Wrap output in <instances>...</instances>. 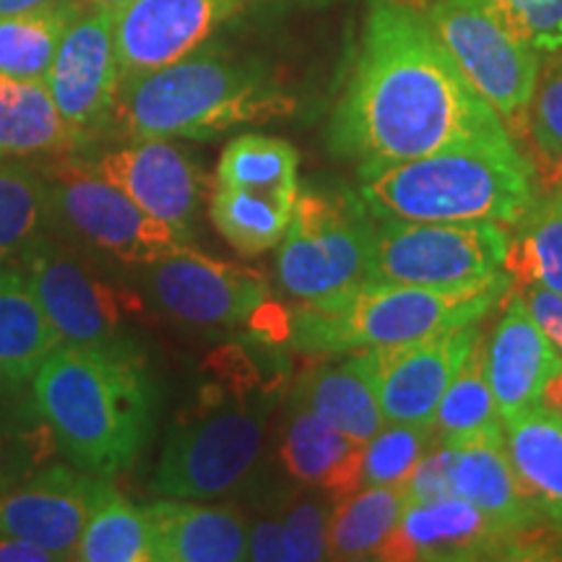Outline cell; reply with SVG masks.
Instances as JSON below:
<instances>
[{
  "label": "cell",
  "mask_w": 562,
  "mask_h": 562,
  "mask_svg": "<svg viewBox=\"0 0 562 562\" xmlns=\"http://www.w3.org/2000/svg\"><path fill=\"white\" fill-rule=\"evenodd\" d=\"M482 334V321H474L430 339L364 349L385 422L432 425L442 393Z\"/></svg>",
  "instance_id": "obj_14"
},
{
  "label": "cell",
  "mask_w": 562,
  "mask_h": 562,
  "mask_svg": "<svg viewBox=\"0 0 562 562\" xmlns=\"http://www.w3.org/2000/svg\"><path fill=\"white\" fill-rule=\"evenodd\" d=\"M87 161L102 180L123 191L146 214L172 224L191 240L206 199V180L186 149L165 138H140L123 140L115 149L100 151Z\"/></svg>",
  "instance_id": "obj_15"
},
{
  "label": "cell",
  "mask_w": 562,
  "mask_h": 562,
  "mask_svg": "<svg viewBox=\"0 0 562 562\" xmlns=\"http://www.w3.org/2000/svg\"><path fill=\"white\" fill-rule=\"evenodd\" d=\"M136 273L154 311L186 326L235 328L269 307V284L261 273L216 261L191 245Z\"/></svg>",
  "instance_id": "obj_12"
},
{
  "label": "cell",
  "mask_w": 562,
  "mask_h": 562,
  "mask_svg": "<svg viewBox=\"0 0 562 562\" xmlns=\"http://www.w3.org/2000/svg\"><path fill=\"white\" fill-rule=\"evenodd\" d=\"M508 232L497 222L378 220L364 284L451 286L482 284L505 271Z\"/></svg>",
  "instance_id": "obj_10"
},
{
  "label": "cell",
  "mask_w": 562,
  "mask_h": 562,
  "mask_svg": "<svg viewBox=\"0 0 562 562\" xmlns=\"http://www.w3.org/2000/svg\"><path fill=\"white\" fill-rule=\"evenodd\" d=\"M294 201L263 191H248V188L214 186L209 199V216L237 252L261 256L279 248L281 237L290 227Z\"/></svg>",
  "instance_id": "obj_31"
},
{
  "label": "cell",
  "mask_w": 562,
  "mask_h": 562,
  "mask_svg": "<svg viewBox=\"0 0 562 562\" xmlns=\"http://www.w3.org/2000/svg\"><path fill=\"white\" fill-rule=\"evenodd\" d=\"M328 151L360 178L456 146H508V125L469 83L427 19L372 0L360 53L328 123Z\"/></svg>",
  "instance_id": "obj_1"
},
{
  "label": "cell",
  "mask_w": 562,
  "mask_h": 562,
  "mask_svg": "<svg viewBox=\"0 0 562 562\" xmlns=\"http://www.w3.org/2000/svg\"><path fill=\"white\" fill-rule=\"evenodd\" d=\"M0 159H3V154H0Z\"/></svg>",
  "instance_id": "obj_47"
},
{
  "label": "cell",
  "mask_w": 562,
  "mask_h": 562,
  "mask_svg": "<svg viewBox=\"0 0 562 562\" xmlns=\"http://www.w3.org/2000/svg\"><path fill=\"white\" fill-rule=\"evenodd\" d=\"M60 336L16 266L0 269V391L30 389L40 364L60 347Z\"/></svg>",
  "instance_id": "obj_23"
},
{
  "label": "cell",
  "mask_w": 562,
  "mask_h": 562,
  "mask_svg": "<svg viewBox=\"0 0 562 562\" xmlns=\"http://www.w3.org/2000/svg\"><path fill=\"white\" fill-rule=\"evenodd\" d=\"M451 463H453V448L435 442V446L422 456V461L414 467V472L406 476L402 484L406 501L409 505L417 503H435L442 497L453 495L451 484Z\"/></svg>",
  "instance_id": "obj_39"
},
{
  "label": "cell",
  "mask_w": 562,
  "mask_h": 562,
  "mask_svg": "<svg viewBox=\"0 0 562 562\" xmlns=\"http://www.w3.org/2000/svg\"><path fill=\"white\" fill-rule=\"evenodd\" d=\"M362 442L351 440L318 412L290 396L279 459L294 482L328 492L331 497L360 490Z\"/></svg>",
  "instance_id": "obj_21"
},
{
  "label": "cell",
  "mask_w": 562,
  "mask_h": 562,
  "mask_svg": "<svg viewBox=\"0 0 562 562\" xmlns=\"http://www.w3.org/2000/svg\"><path fill=\"white\" fill-rule=\"evenodd\" d=\"M562 357L526 311L524 297H510L487 339V378L503 422L539 406L547 378Z\"/></svg>",
  "instance_id": "obj_19"
},
{
  "label": "cell",
  "mask_w": 562,
  "mask_h": 562,
  "mask_svg": "<svg viewBox=\"0 0 562 562\" xmlns=\"http://www.w3.org/2000/svg\"><path fill=\"white\" fill-rule=\"evenodd\" d=\"M372 235L375 216L362 195L341 188L300 191L279 243L281 286L302 305H323L355 292L368 279Z\"/></svg>",
  "instance_id": "obj_8"
},
{
  "label": "cell",
  "mask_w": 562,
  "mask_h": 562,
  "mask_svg": "<svg viewBox=\"0 0 562 562\" xmlns=\"http://www.w3.org/2000/svg\"><path fill=\"white\" fill-rule=\"evenodd\" d=\"M311 490L281 505L284 560L290 562L328 560V518H331L334 497L323 490Z\"/></svg>",
  "instance_id": "obj_36"
},
{
  "label": "cell",
  "mask_w": 562,
  "mask_h": 562,
  "mask_svg": "<svg viewBox=\"0 0 562 562\" xmlns=\"http://www.w3.org/2000/svg\"><path fill=\"white\" fill-rule=\"evenodd\" d=\"M248 560H284V521H281V510L263 513V516H258L248 526Z\"/></svg>",
  "instance_id": "obj_41"
},
{
  "label": "cell",
  "mask_w": 562,
  "mask_h": 562,
  "mask_svg": "<svg viewBox=\"0 0 562 562\" xmlns=\"http://www.w3.org/2000/svg\"><path fill=\"white\" fill-rule=\"evenodd\" d=\"M552 186H560V188H562V172H560V178H558V182H552Z\"/></svg>",
  "instance_id": "obj_46"
},
{
  "label": "cell",
  "mask_w": 562,
  "mask_h": 562,
  "mask_svg": "<svg viewBox=\"0 0 562 562\" xmlns=\"http://www.w3.org/2000/svg\"><path fill=\"white\" fill-rule=\"evenodd\" d=\"M297 167L300 154L292 144L263 133H243L222 151L214 186L248 188L294 201L300 193Z\"/></svg>",
  "instance_id": "obj_33"
},
{
  "label": "cell",
  "mask_w": 562,
  "mask_h": 562,
  "mask_svg": "<svg viewBox=\"0 0 562 562\" xmlns=\"http://www.w3.org/2000/svg\"><path fill=\"white\" fill-rule=\"evenodd\" d=\"M508 271L482 284L432 286L360 284L323 305H300L286 318V341L302 355H351L396 347L484 321L510 290Z\"/></svg>",
  "instance_id": "obj_6"
},
{
  "label": "cell",
  "mask_w": 562,
  "mask_h": 562,
  "mask_svg": "<svg viewBox=\"0 0 562 562\" xmlns=\"http://www.w3.org/2000/svg\"><path fill=\"white\" fill-rule=\"evenodd\" d=\"M214 370L167 427L149 480L161 497L214 501L245 484L261 461L279 378H263L240 349L220 351Z\"/></svg>",
  "instance_id": "obj_4"
},
{
  "label": "cell",
  "mask_w": 562,
  "mask_h": 562,
  "mask_svg": "<svg viewBox=\"0 0 562 562\" xmlns=\"http://www.w3.org/2000/svg\"><path fill=\"white\" fill-rule=\"evenodd\" d=\"M53 232L50 182L30 159H0V269L19 266Z\"/></svg>",
  "instance_id": "obj_26"
},
{
  "label": "cell",
  "mask_w": 562,
  "mask_h": 562,
  "mask_svg": "<svg viewBox=\"0 0 562 562\" xmlns=\"http://www.w3.org/2000/svg\"><path fill=\"white\" fill-rule=\"evenodd\" d=\"M243 5L245 0H131L115 11L121 81L188 58Z\"/></svg>",
  "instance_id": "obj_17"
},
{
  "label": "cell",
  "mask_w": 562,
  "mask_h": 562,
  "mask_svg": "<svg viewBox=\"0 0 562 562\" xmlns=\"http://www.w3.org/2000/svg\"><path fill=\"white\" fill-rule=\"evenodd\" d=\"M505 271L529 286L562 292V188L537 195L533 206L513 224Z\"/></svg>",
  "instance_id": "obj_30"
},
{
  "label": "cell",
  "mask_w": 562,
  "mask_h": 562,
  "mask_svg": "<svg viewBox=\"0 0 562 562\" xmlns=\"http://www.w3.org/2000/svg\"><path fill=\"white\" fill-rule=\"evenodd\" d=\"M87 0H55L40 9L0 16V74L45 81L68 26Z\"/></svg>",
  "instance_id": "obj_29"
},
{
  "label": "cell",
  "mask_w": 562,
  "mask_h": 562,
  "mask_svg": "<svg viewBox=\"0 0 562 562\" xmlns=\"http://www.w3.org/2000/svg\"><path fill=\"white\" fill-rule=\"evenodd\" d=\"M378 220L497 222L513 227L537 201L529 159L508 146H456L362 178Z\"/></svg>",
  "instance_id": "obj_5"
},
{
  "label": "cell",
  "mask_w": 562,
  "mask_h": 562,
  "mask_svg": "<svg viewBox=\"0 0 562 562\" xmlns=\"http://www.w3.org/2000/svg\"><path fill=\"white\" fill-rule=\"evenodd\" d=\"M110 480L53 461L0 495V533L74 560L83 526Z\"/></svg>",
  "instance_id": "obj_18"
},
{
  "label": "cell",
  "mask_w": 562,
  "mask_h": 562,
  "mask_svg": "<svg viewBox=\"0 0 562 562\" xmlns=\"http://www.w3.org/2000/svg\"><path fill=\"white\" fill-rule=\"evenodd\" d=\"M539 406H542V409L560 414L562 417V362H560V368L554 370L550 378H547L542 396H539Z\"/></svg>",
  "instance_id": "obj_43"
},
{
  "label": "cell",
  "mask_w": 562,
  "mask_h": 562,
  "mask_svg": "<svg viewBox=\"0 0 562 562\" xmlns=\"http://www.w3.org/2000/svg\"><path fill=\"white\" fill-rule=\"evenodd\" d=\"M425 19L503 123H521L542 74L539 53L518 40L482 0H435Z\"/></svg>",
  "instance_id": "obj_11"
},
{
  "label": "cell",
  "mask_w": 562,
  "mask_h": 562,
  "mask_svg": "<svg viewBox=\"0 0 562 562\" xmlns=\"http://www.w3.org/2000/svg\"><path fill=\"white\" fill-rule=\"evenodd\" d=\"M87 146L55 108L45 81L0 74V154L3 157H70Z\"/></svg>",
  "instance_id": "obj_24"
},
{
  "label": "cell",
  "mask_w": 562,
  "mask_h": 562,
  "mask_svg": "<svg viewBox=\"0 0 562 562\" xmlns=\"http://www.w3.org/2000/svg\"><path fill=\"white\" fill-rule=\"evenodd\" d=\"M19 269L63 344H138L151 305L138 286L115 277V266L50 232Z\"/></svg>",
  "instance_id": "obj_7"
},
{
  "label": "cell",
  "mask_w": 562,
  "mask_h": 562,
  "mask_svg": "<svg viewBox=\"0 0 562 562\" xmlns=\"http://www.w3.org/2000/svg\"><path fill=\"white\" fill-rule=\"evenodd\" d=\"M435 442V425L385 422L383 430L364 442L360 487H402Z\"/></svg>",
  "instance_id": "obj_35"
},
{
  "label": "cell",
  "mask_w": 562,
  "mask_h": 562,
  "mask_svg": "<svg viewBox=\"0 0 562 562\" xmlns=\"http://www.w3.org/2000/svg\"><path fill=\"white\" fill-rule=\"evenodd\" d=\"M45 87L63 121L87 138V144L104 136L121 87L115 11L87 0L55 53Z\"/></svg>",
  "instance_id": "obj_13"
},
{
  "label": "cell",
  "mask_w": 562,
  "mask_h": 562,
  "mask_svg": "<svg viewBox=\"0 0 562 562\" xmlns=\"http://www.w3.org/2000/svg\"><path fill=\"white\" fill-rule=\"evenodd\" d=\"M375 560L389 562H469L524 560L521 533L459 495L417 503L404 510Z\"/></svg>",
  "instance_id": "obj_16"
},
{
  "label": "cell",
  "mask_w": 562,
  "mask_h": 562,
  "mask_svg": "<svg viewBox=\"0 0 562 562\" xmlns=\"http://www.w3.org/2000/svg\"><path fill=\"white\" fill-rule=\"evenodd\" d=\"M58 442L32 396L0 391V495L58 461Z\"/></svg>",
  "instance_id": "obj_34"
},
{
  "label": "cell",
  "mask_w": 562,
  "mask_h": 562,
  "mask_svg": "<svg viewBox=\"0 0 562 562\" xmlns=\"http://www.w3.org/2000/svg\"><path fill=\"white\" fill-rule=\"evenodd\" d=\"M74 560L154 562L151 524L144 505L131 503L110 480L89 513Z\"/></svg>",
  "instance_id": "obj_32"
},
{
  "label": "cell",
  "mask_w": 562,
  "mask_h": 562,
  "mask_svg": "<svg viewBox=\"0 0 562 562\" xmlns=\"http://www.w3.org/2000/svg\"><path fill=\"white\" fill-rule=\"evenodd\" d=\"M435 435L442 446L482 438H505V422L487 378V336H480L467 362L442 393L435 412Z\"/></svg>",
  "instance_id": "obj_27"
},
{
  "label": "cell",
  "mask_w": 562,
  "mask_h": 562,
  "mask_svg": "<svg viewBox=\"0 0 562 562\" xmlns=\"http://www.w3.org/2000/svg\"><path fill=\"white\" fill-rule=\"evenodd\" d=\"M0 562H58V558L24 539L0 533Z\"/></svg>",
  "instance_id": "obj_42"
},
{
  "label": "cell",
  "mask_w": 562,
  "mask_h": 562,
  "mask_svg": "<svg viewBox=\"0 0 562 562\" xmlns=\"http://www.w3.org/2000/svg\"><path fill=\"white\" fill-rule=\"evenodd\" d=\"M402 487H360L334 497L328 518V560H375L404 510Z\"/></svg>",
  "instance_id": "obj_28"
},
{
  "label": "cell",
  "mask_w": 562,
  "mask_h": 562,
  "mask_svg": "<svg viewBox=\"0 0 562 562\" xmlns=\"http://www.w3.org/2000/svg\"><path fill=\"white\" fill-rule=\"evenodd\" d=\"M89 3L102 5V9H112V11H117V9H123V5H128L131 0H89Z\"/></svg>",
  "instance_id": "obj_45"
},
{
  "label": "cell",
  "mask_w": 562,
  "mask_h": 562,
  "mask_svg": "<svg viewBox=\"0 0 562 562\" xmlns=\"http://www.w3.org/2000/svg\"><path fill=\"white\" fill-rule=\"evenodd\" d=\"M290 396L311 406L323 419H328L362 446L375 438L385 425L375 383H372L362 351H351L341 362H323L305 370L294 381Z\"/></svg>",
  "instance_id": "obj_22"
},
{
  "label": "cell",
  "mask_w": 562,
  "mask_h": 562,
  "mask_svg": "<svg viewBox=\"0 0 562 562\" xmlns=\"http://www.w3.org/2000/svg\"><path fill=\"white\" fill-rule=\"evenodd\" d=\"M508 30L537 53L562 50V0H482Z\"/></svg>",
  "instance_id": "obj_37"
},
{
  "label": "cell",
  "mask_w": 562,
  "mask_h": 562,
  "mask_svg": "<svg viewBox=\"0 0 562 562\" xmlns=\"http://www.w3.org/2000/svg\"><path fill=\"white\" fill-rule=\"evenodd\" d=\"M45 175L50 182L53 232L100 261L140 271L188 248L180 229L146 214L91 170L89 161L60 157L45 167Z\"/></svg>",
  "instance_id": "obj_9"
},
{
  "label": "cell",
  "mask_w": 562,
  "mask_h": 562,
  "mask_svg": "<svg viewBox=\"0 0 562 562\" xmlns=\"http://www.w3.org/2000/svg\"><path fill=\"white\" fill-rule=\"evenodd\" d=\"M521 297L533 323L542 328V334L562 357V292L544 290V286H529Z\"/></svg>",
  "instance_id": "obj_40"
},
{
  "label": "cell",
  "mask_w": 562,
  "mask_h": 562,
  "mask_svg": "<svg viewBox=\"0 0 562 562\" xmlns=\"http://www.w3.org/2000/svg\"><path fill=\"white\" fill-rule=\"evenodd\" d=\"M154 562L248 560V521L232 505L161 497L144 505Z\"/></svg>",
  "instance_id": "obj_20"
},
{
  "label": "cell",
  "mask_w": 562,
  "mask_h": 562,
  "mask_svg": "<svg viewBox=\"0 0 562 562\" xmlns=\"http://www.w3.org/2000/svg\"><path fill=\"white\" fill-rule=\"evenodd\" d=\"M292 112L294 97L269 68L206 42L172 66L121 81L104 133L121 140H206Z\"/></svg>",
  "instance_id": "obj_3"
},
{
  "label": "cell",
  "mask_w": 562,
  "mask_h": 562,
  "mask_svg": "<svg viewBox=\"0 0 562 562\" xmlns=\"http://www.w3.org/2000/svg\"><path fill=\"white\" fill-rule=\"evenodd\" d=\"M55 0H0V16H9V13H21L40 9V5H50Z\"/></svg>",
  "instance_id": "obj_44"
},
{
  "label": "cell",
  "mask_w": 562,
  "mask_h": 562,
  "mask_svg": "<svg viewBox=\"0 0 562 562\" xmlns=\"http://www.w3.org/2000/svg\"><path fill=\"white\" fill-rule=\"evenodd\" d=\"M529 138L547 165L562 172V58L539 74L529 104Z\"/></svg>",
  "instance_id": "obj_38"
},
{
  "label": "cell",
  "mask_w": 562,
  "mask_h": 562,
  "mask_svg": "<svg viewBox=\"0 0 562 562\" xmlns=\"http://www.w3.org/2000/svg\"><path fill=\"white\" fill-rule=\"evenodd\" d=\"M30 396L60 456L81 472H128L157 430L161 391L138 344H60Z\"/></svg>",
  "instance_id": "obj_2"
},
{
  "label": "cell",
  "mask_w": 562,
  "mask_h": 562,
  "mask_svg": "<svg viewBox=\"0 0 562 562\" xmlns=\"http://www.w3.org/2000/svg\"><path fill=\"white\" fill-rule=\"evenodd\" d=\"M505 453L524 495L562 529V417L550 409L505 422Z\"/></svg>",
  "instance_id": "obj_25"
}]
</instances>
